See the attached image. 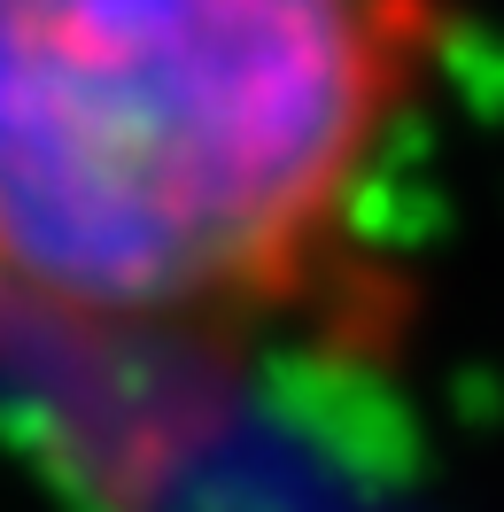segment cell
Listing matches in <instances>:
<instances>
[{
	"mask_svg": "<svg viewBox=\"0 0 504 512\" xmlns=\"http://www.w3.org/2000/svg\"><path fill=\"white\" fill-rule=\"evenodd\" d=\"M458 0H0V350L373 357V194Z\"/></svg>",
	"mask_w": 504,
	"mask_h": 512,
	"instance_id": "1",
	"label": "cell"
}]
</instances>
